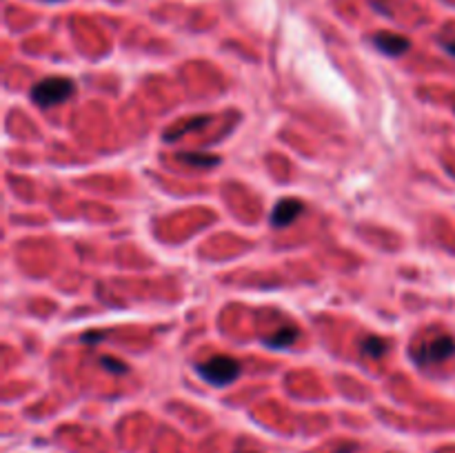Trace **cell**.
Here are the masks:
<instances>
[{
    "label": "cell",
    "mask_w": 455,
    "mask_h": 453,
    "mask_svg": "<svg viewBox=\"0 0 455 453\" xmlns=\"http://www.w3.org/2000/svg\"><path fill=\"white\" fill-rule=\"evenodd\" d=\"M196 371L205 382L213 386H227L238 380L240 362L235 358H229V355H213V358L196 365Z\"/></svg>",
    "instance_id": "cell-1"
},
{
    "label": "cell",
    "mask_w": 455,
    "mask_h": 453,
    "mask_svg": "<svg viewBox=\"0 0 455 453\" xmlns=\"http://www.w3.org/2000/svg\"><path fill=\"white\" fill-rule=\"evenodd\" d=\"M73 91H76L73 80L62 78V76H52V78L40 80V83L31 89V98H34V103H38L40 107H54V105L65 103Z\"/></svg>",
    "instance_id": "cell-2"
},
{
    "label": "cell",
    "mask_w": 455,
    "mask_h": 453,
    "mask_svg": "<svg viewBox=\"0 0 455 453\" xmlns=\"http://www.w3.org/2000/svg\"><path fill=\"white\" fill-rule=\"evenodd\" d=\"M451 355H455V340L444 333V336H435L429 343L422 345L415 353V360L420 365H437L449 360Z\"/></svg>",
    "instance_id": "cell-3"
},
{
    "label": "cell",
    "mask_w": 455,
    "mask_h": 453,
    "mask_svg": "<svg viewBox=\"0 0 455 453\" xmlns=\"http://www.w3.org/2000/svg\"><path fill=\"white\" fill-rule=\"evenodd\" d=\"M373 45L386 56H402L409 52V47H411L409 40L400 34H394V31H380V34H375Z\"/></svg>",
    "instance_id": "cell-4"
},
{
    "label": "cell",
    "mask_w": 455,
    "mask_h": 453,
    "mask_svg": "<svg viewBox=\"0 0 455 453\" xmlns=\"http://www.w3.org/2000/svg\"><path fill=\"white\" fill-rule=\"evenodd\" d=\"M300 214H302V205L295 198H285L276 205L273 214H271V224L276 229H282V226H289Z\"/></svg>",
    "instance_id": "cell-5"
},
{
    "label": "cell",
    "mask_w": 455,
    "mask_h": 453,
    "mask_svg": "<svg viewBox=\"0 0 455 453\" xmlns=\"http://www.w3.org/2000/svg\"><path fill=\"white\" fill-rule=\"evenodd\" d=\"M297 336H300V331H297L295 327H282L273 336L266 338L264 345L271 347V349H287V347H291L295 343Z\"/></svg>",
    "instance_id": "cell-6"
},
{
    "label": "cell",
    "mask_w": 455,
    "mask_h": 453,
    "mask_svg": "<svg viewBox=\"0 0 455 453\" xmlns=\"http://www.w3.org/2000/svg\"><path fill=\"white\" fill-rule=\"evenodd\" d=\"M178 160H182V163H187V165H194V167H202V169L213 167V165L220 163V158H215V156H209V154H191V151L178 154Z\"/></svg>",
    "instance_id": "cell-7"
},
{
    "label": "cell",
    "mask_w": 455,
    "mask_h": 453,
    "mask_svg": "<svg viewBox=\"0 0 455 453\" xmlns=\"http://www.w3.org/2000/svg\"><path fill=\"white\" fill-rule=\"evenodd\" d=\"M360 349H362L365 355H373V358H380V355H384V351L389 349V343L384 338L380 336H371L367 340H362L360 343Z\"/></svg>",
    "instance_id": "cell-8"
},
{
    "label": "cell",
    "mask_w": 455,
    "mask_h": 453,
    "mask_svg": "<svg viewBox=\"0 0 455 453\" xmlns=\"http://www.w3.org/2000/svg\"><path fill=\"white\" fill-rule=\"evenodd\" d=\"M209 122V116H200V118H194V122H187V125H176L174 129H169V132L165 134V140L171 142V140H176L180 136H184L187 132H194V129H200V127H205Z\"/></svg>",
    "instance_id": "cell-9"
},
{
    "label": "cell",
    "mask_w": 455,
    "mask_h": 453,
    "mask_svg": "<svg viewBox=\"0 0 455 453\" xmlns=\"http://www.w3.org/2000/svg\"><path fill=\"white\" fill-rule=\"evenodd\" d=\"M100 365H102V367H112V371H116V374H124V371H127V365L116 362V360H112V358H102Z\"/></svg>",
    "instance_id": "cell-10"
},
{
    "label": "cell",
    "mask_w": 455,
    "mask_h": 453,
    "mask_svg": "<svg viewBox=\"0 0 455 453\" xmlns=\"http://www.w3.org/2000/svg\"><path fill=\"white\" fill-rule=\"evenodd\" d=\"M442 45H444V50H447L449 54H453V56H455V42H449V40H442Z\"/></svg>",
    "instance_id": "cell-11"
},
{
    "label": "cell",
    "mask_w": 455,
    "mask_h": 453,
    "mask_svg": "<svg viewBox=\"0 0 455 453\" xmlns=\"http://www.w3.org/2000/svg\"><path fill=\"white\" fill-rule=\"evenodd\" d=\"M105 336H83L85 343H98V340H102Z\"/></svg>",
    "instance_id": "cell-12"
}]
</instances>
